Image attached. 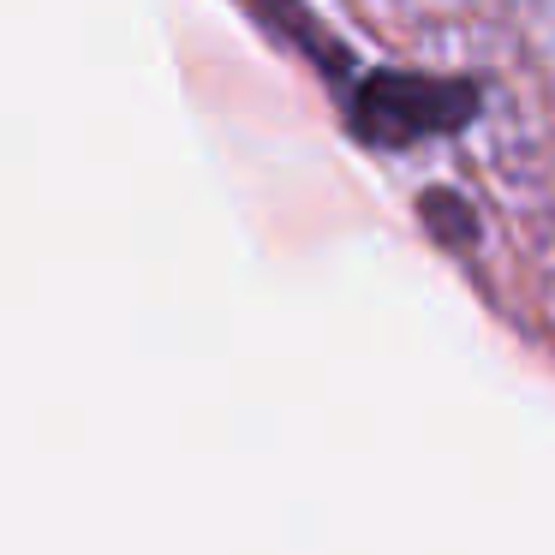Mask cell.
Returning a JSON list of instances; mask_svg holds the SVG:
<instances>
[{"label": "cell", "mask_w": 555, "mask_h": 555, "mask_svg": "<svg viewBox=\"0 0 555 555\" xmlns=\"http://www.w3.org/2000/svg\"><path fill=\"white\" fill-rule=\"evenodd\" d=\"M466 108V90H442V85H418V78H383V85L364 90V126L383 138H418L436 126H454Z\"/></svg>", "instance_id": "obj_1"}]
</instances>
